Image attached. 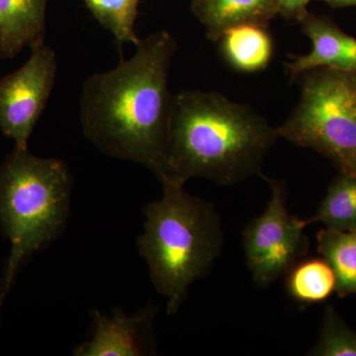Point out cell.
<instances>
[{"instance_id": "obj_1", "label": "cell", "mask_w": 356, "mask_h": 356, "mask_svg": "<svg viewBox=\"0 0 356 356\" xmlns=\"http://www.w3.org/2000/svg\"><path fill=\"white\" fill-rule=\"evenodd\" d=\"M136 47L132 58L86 79L79 118L86 139L102 153L145 165L161 180L173 98L168 76L177 43L163 30Z\"/></svg>"}, {"instance_id": "obj_2", "label": "cell", "mask_w": 356, "mask_h": 356, "mask_svg": "<svg viewBox=\"0 0 356 356\" xmlns=\"http://www.w3.org/2000/svg\"><path fill=\"white\" fill-rule=\"evenodd\" d=\"M276 128L248 105L213 91L173 96L165 172L161 182L184 185L201 177L221 185L262 177Z\"/></svg>"}, {"instance_id": "obj_3", "label": "cell", "mask_w": 356, "mask_h": 356, "mask_svg": "<svg viewBox=\"0 0 356 356\" xmlns=\"http://www.w3.org/2000/svg\"><path fill=\"white\" fill-rule=\"evenodd\" d=\"M161 184V198L145 206L137 245L154 288L166 299V312L175 315L192 283L221 254L224 233L214 204L187 193L184 185Z\"/></svg>"}, {"instance_id": "obj_4", "label": "cell", "mask_w": 356, "mask_h": 356, "mask_svg": "<svg viewBox=\"0 0 356 356\" xmlns=\"http://www.w3.org/2000/svg\"><path fill=\"white\" fill-rule=\"evenodd\" d=\"M72 177L64 161L14 149L0 163V222L11 243L0 306L23 262L62 234L69 218Z\"/></svg>"}, {"instance_id": "obj_5", "label": "cell", "mask_w": 356, "mask_h": 356, "mask_svg": "<svg viewBox=\"0 0 356 356\" xmlns=\"http://www.w3.org/2000/svg\"><path fill=\"white\" fill-rule=\"evenodd\" d=\"M298 104L276 128L278 137L356 175V72L320 67L300 74Z\"/></svg>"}, {"instance_id": "obj_6", "label": "cell", "mask_w": 356, "mask_h": 356, "mask_svg": "<svg viewBox=\"0 0 356 356\" xmlns=\"http://www.w3.org/2000/svg\"><path fill=\"white\" fill-rule=\"evenodd\" d=\"M262 177L270 186L271 197L264 212L245 227L243 245L252 280L268 285L305 257L309 243L304 229L309 222L290 214L282 182Z\"/></svg>"}, {"instance_id": "obj_7", "label": "cell", "mask_w": 356, "mask_h": 356, "mask_svg": "<svg viewBox=\"0 0 356 356\" xmlns=\"http://www.w3.org/2000/svg\"><path fill=\"white\" fill-rule=\"evenodd\" d=\"M20 69L0 79V130L28 149V140L46 108L57 76L55 51L44 43L31 49Z\"/></svg>"}, {"instance_id": "obj_8", "label": "cell", "mask_w": 356, "mask_h": 356, "mask_svg": "<svg viewBox=\"0 0 356 356\" xmlns=\"http://www.w3.org/2000/svg\"><path fill=\"white\" fill-rule=\"evenodd\" d=\"M156 307L149 304L132 315L116 310L112 317L92 313L93 336L76 346V356H140L156 353L154 321Z\"/></svg>"}, {"instance_id": "obj_9", "label": "cell", "mask_w": 356, "mask_h": 356, "mask_svg": "<svg viewBox=\"0 0 356 356\" xmlns=\"http://www.w3.org/2000/svg\"><path fill=\"white\" fill-rule=\"evenodd\" d=\"M302 32L311 40L307 55L294 56L287 62L291 79L308 70L329 67L356 72V39L343 32L332 20L309 13L299 23Z\"/></svg>"}, {"instance_id": "obj_10", "label": "cell", "mask_w": 356, "mask_h": 356, "mask_svg": "<svg viewBox=\"0 0 356 356\" xmlns=\"http://www.w3.org/2000/svg\"><path fill=\"white\" fill-rule=\"evenodd\" d=\"M191 10L205 28L207 38L217 43L231 28L268 27L280 14V0H192Z\"/></svg>"}, {"instance_id": "obj_11", "label": "cell", "mask_w": 356, "mask_h": 356, "mask_svg": "<svg viewBox=\"0 0 356 356\" xmlns=\"http://www.w3.org/2000/svg\"><path fill=\"white\" fill-rule=\"evenodd\" d=\"M49 0H0V58L44 43Z\"/></svg>"}, {"instance_id": "obj_12", "label": "cell", "mask_w": 356, "mask_h": 356, "mask_svg": "<svg viewBox=\"0 0 356 356\" xmlns=\"http://www.w3.org/2000/svg\"><path fill=\"white\" fill-rule=\"evenodd\" d=\"M217 43L229 67L245 74L266 69L273 56V40L266 26L248 24L231 28Z\"/></svg>"}, {"instance_id": "obj_13", "label": "cell", "mask_w": 356, "mask_h": 356, "mask_svg": "<svg viewBox=\"0 0 356 356\" xmlns=\"http://www.w3.org/2000/svg\"><path fill=\"white\" fill-rule=\"evenodd\" d=\"M318 250L336 275L339 297L356 293V232L321 229L317 235Z\"/></svg>"}, {"instance_id": "obj_14", "label": "cell", "mask_w": 356, "mask_h": 356, "mask_svg": "<svg viewBox=\"0 0 356 356\" xmlns=\"http://www.w3.org/2000/svg\"><path fill=\"white\" fill-rule=\"evenodd\" d=\"M322 222L327 229L341 232H356V175L341 172L327 189L317 212L307 219Z\"/></svg>"}, {"instance_id": "obj_15", "label": "cell", "mask_w": 356, "mask_h": 356, "mask_svg": "<svg viewBox=\"0 0 356 356\" xmlns=\"http://www.w3.org/2000/svg\"><path fill=\"white\" fill-rule=\"evenodd\" d=\"M288 273V292L301 303L324 301L336 291V275L324 259L297 262Z\"/></svg>"}, {"instance_id": "obj_16", "label": "cell", "mask_w": 356, "mask_h": 356, "mask_svg": "<svg viewBox=\"0 0 356 356\" xmlns=\"http://www.w3.org/2000/svg\"><path fill=\"white\" fill-rule=\"evenodd\" d=\"M140 0H83L93 17L108 30L122 44L137 46L140 40L135 33V22Z\"/></svg>"}, {"instance_id": "obj_17", "label": "cell", "mask_w": 356, "mask_h": 356, "mask_svg": "<svg viewBox=\"0 0 356 356\" xmlns=\"http://www.w3.org/2000/svg\"><path fill=\"white\" fill-rule=\"evenodd\" d=\"M317 356H356V331L332 307L325 309L317 343L310 351Z\"/></svg>"}, {"instance_id": "obj_18", "label": "cell", "mask_w": 356, "mask_h": 356, "mask_svg": "<svg viewBox=\"0 0 356 356\" xmlns=\"http://www.w3.org/2000/svg\"><path fill=\"white\" fill-rule=\"evenodd\" d=\"M311 1L313 0H280V15L289 22L299 24L309 13Z\"/></svg>"}, {"instance_id": "obj_19", "label": "cell", "mask_w": 356, "mask_h": 356, "mask_svg": "<svg viewBox=\"0 0 356 356\" xmlns=\"http://www.w3.org/2000/svg\"><path fill=\"white\" fill-rule=\"evenodd\" d=\"M329 4L334 8H341V7L356 6V0H320Z\"/></svg>"}]
</instances>
